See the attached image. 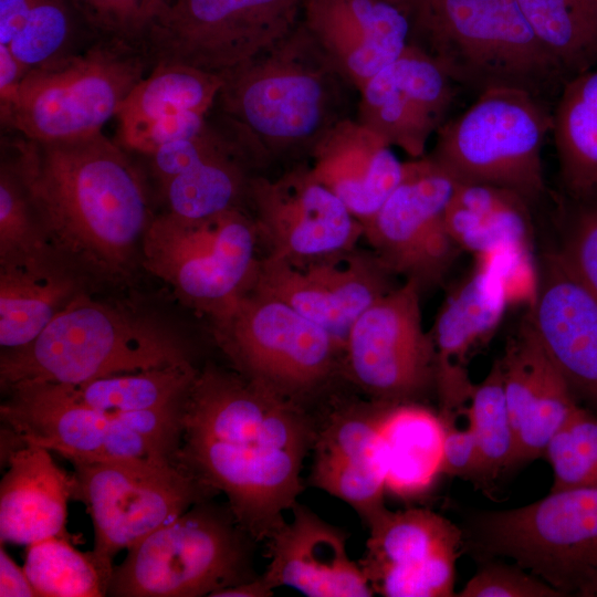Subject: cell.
Wrapping results in <instances>:
<instances>
[{
	"label": "cell",
	"instance_id": "cell-50",
	"mask_svg": "<svg viewBox=\"0 0 597 597\" xmlns=\"http://www.w3.org/2000/svg\"><path fill=\"white\" fill-rule=\"evenodd\" d=\"M273 589L269 587L262 575L237 586L223 588L211 597H270Z\"/></svg>",
	"mask_w": 597,
	"mask_h": 597
},
{
	"label": "cell",
	"instance_id": "cell-23",
	"mask_svg": "<svg viewBox=\"0 0 597 597\" xmlns=\"http://www.w3.org/2000/svg\"><path fill=\"white\" fill-rule=\"evenodd\" d=\"M298 21L358 93L411 33V19L385 0H301Z\"/></svg>",
	"mask_w": 597,
	"mask_h": 597
},
{
	"label": "cell",
	"instance_id": "cell-21",
	"mask_svg": "<svg viewBox=\"0 0 597 597\" xmlns=\"http://www.w3.org/2000/svg\"><path fill=\"white\" fill-rule=\"evenodd\" d=\"M387 406L374 400L343 406L316 425L310 483L347 503L366 524L386 509Z\"/></svg>",
	"mask_w": 597,
	"mask_h": 597
},
{
	"label": "cell",
	"instance_id": "cell-28",
	"mask_svg": "<svg viewBox=\"0 0 597 597\" xmlns=\"http://www.w3.org/2000/svg\"><path fill=\"white\" fill-rule=\"evenodd\" d=\"M83 276L61 256L0 265L1 352L34 341L84 292Z\"/></svg>",
	"mask_w": 597,
	"mask_h": 597
},
{
	"label": "cell",
	"instance_id": "cell-13",
	"mask_svg": "<svg viewBox=\"0 0 597 597\" xmlns=\"http://www.w3.org/2000/svg\"><path fill=\"white\" fill-rule=\"evenodd\" d=\"M72 465L73 499L86 504L94 528L92 553L109 578L119 551L217 494L174 461L134 459Z\"/></svg>",
	"mask_w": 597,
	"mask_h": 597
},
{
	"label": "cell",
	"instance_id": "cell-1",
	"mask_svg": "<svg viewBox=\"0 0 597 597\" xmlns=\"http://www.w3.org/2000/svg\"><path fill=\"white\" fill-rule=\"evenodd\" d=\"M315 437L301 402L207 365L184 405L177 462L227 496L255 542L268 541L304 490L301 471Z\"/></svg>",
	"mask_w": 597,
	"mask_h": 597
},
{
	"label": "cell",
	"instance_id": "cell-15",
	"mask_svg": "<svg viewBox=\"0 0 597 597\" xmlns=\"http://www.w3.org/2000/svg\"><path fill=\"white\" fill-rule=\"evenodd\" d=\"M421 285L407 280L364 311L343 350L344 371L371 400L418 402L436 390V355L422 325Z\"/></svg>",
	"mask_w": 597,
	"mask_h": 597
},
{
	"label": "cell",
	"instance_id": "cell-24",
	"mask_svg": "<svg viewBox=\"0 0 597 597\" xmlns=\"http://www.w3.org/2000/svg\"><path fill=\"white\" fill-rule=\"evenodd\" d=\"M292 512V521L268 540L270 563L262 576L269 587L310 597L374 596L359 563L347 554L348 534L300 503Z\"/></svg>",
	"mask_w": 597,
	"mask_h": 597
},
{
	"label": "cell",
	"instance_id": "cell-39",
	"mask_svg": "<svg viewBox=\"0 0 597 597\" xmlns=\"http://www.w3.org/2000/svg\"><path fill=\"white\" fill-rule=\"evenodd\" d=\"M66 0H38L8 45L25 73L52 66L77 53Z\"/></svg>",
	"mask_w": 597,
	"mask_h": 597
},
{
	"label": "cell",
	"instance_id": "cell-29",
	"mask_svg": "<svg viewBox=\"0 0 597 597\" xmlns=\"http://www.w3.org/2000/svg\"><path fill=\"white\" fill-rule=\"evenodd\" d=\"M527 202L505 188L457 181L446 209L448 232L457 247L482 260L527 255L532 232Z\"/></svg>",
	"mask_w": 597,
	"mask_h": 597
},
{
	"label": "cell",
	"instance_id": "cell-32",
	"mask_svg": "<svg viewBox=\"0 0 597 597\" xmlns=\"http://www.w3.org/2000/svg\"><path fill=\"white\" fill-rule=\"evenodd\" d=\"M551 132L568 197L597 192V67L563 84L552 111Z\"/></svg>",
	"mask_w": 597,
	"mask_h": 597
},
{
	"label": "cell",
	"instance_id": "cell-46",
	"mask_svg": "<svg viewBox=\"0 0 597 597\" xmlns=\"http://www.w3.org/2000/svg\"><path fill=\"white\" fill-rule=\"evenodd\" d=\"M442 474L467 479L480 485V453L475 437L469 426L458 428L454 420L450 419H446Z\"/></svg>",
	"mask_w": 597,
	"mask_h": 597
},
{
	"label": "cell",
	"instance_id": "cell-17",
	"mask_svg": "<svg viewBox=\"0 0 597 597\" xmlns=\"http://www.w3.org/2000/svg\"><path fill=\"white\" fill-rule=\"evenodd\" d=\"M248 206L269 254L290 261L350 251L364 237L360 221L314 175L308 161L276 177L254 176Z\"/></svg>",
	"mask_w": 597,
	"mask_h": 597
},
{
	"label": "cell",
	"instance_id": "cell-3",
	"mask_svg": "<svg viewBox=\"0 0 597 597\" xmlns=\"http://www.w3.org/2000/svg\"><path fill=\"white\" fill-rule=\"evenodd\" d=\"M222 76L213 108L244 126L272 161H308L339 125L355 118L358 91L300 21Z\"/></svg>",
	"mask_w": 597,
	"mask_h": 597
},
{
	"label": "cell",
	"instance_id": "cell-48",
	"mask_svg": "<svg viewBox=\"0 0 597 597\" xmlns=\"http://www.w3.org/2000/svg\"><path fill=\"white\" fill-rule=\"evenodd\" d=\"M0 596L34 597L36 596L23 566H19L1 544L0 549Z\"/></svg>",
	"mask_w": 597,
	"mask_h": 597
},
{
	"label": "cell",
	"instance_id": "cell-33",
	"mask_svg": "<svg viewBox=\"0 0 597 597\" xmlns=\"http://www.w3.org/2000/svg\"><path fill=\"white\" fill-rule=\"evenodd\" d=\"M223 84L216 74L177 63H157L132 90L116 117L125 148L154 121L182 111L210 113Z\"/></svg>",
	"mask_w": 597,
	"mask_h": 597
},
{
	"label": "cell",
	"instance_id": "cell-44",
	"mask_svg": "<svg viewBox=\"0 0 597 597\" xmlns=\"http://www.w3.org/2000/svg\"><path fill=\"white\" fill-rule=\"evenodd\" d=\"M86 21L108 38L138 42L142 0H71Z\"/></svg>",
	"mask_w": 597,
	"mask_h": 597
},
{
	"label": "cell",
	"instance_id": "cell-31",
	"mask_svg": "<svg viewBox=\"0 0 597 597\" xmlns=\"http://www.w3.org/2000/svg\"><path fill=\"white\" fill-rule=\"evenodd\" d=\"M271 163L255 140L216 155L161 185L167 211L199 220L243 208L251 179Z\"/></svg>",
	"mask_w": 597,
	"mask_h": 597
},
{
	"label": "cell",
	"instance_id": "cell-8",
	"mask_svg": "<svg viewBox=\"0 0 597 597\" xmlns=\"http://www.w3.org/2000/svg\"><path fill=\"white\" fill-rule=\"evenodd\" d=\"M465 540L480 559H512L562 597H597V488L549 491L524 506L478 512Z\"/></svg>",
	"mask_w": 597,
	"mask_h": 597
},
{
	"label": "cell",
	"instance_id": "cell-2",
	"mask_svg": "<svg viewBox=\"0 0 597 597\" xmlns=\"http://www.w3.org/2000/svg\"><path fill=\"white\" fill-rule=\"evenodd\" d=\"M36 217L55 252L82 275L127 277L153 218L143 177L102 130L10 144Z\"/></svg>",
	"mask_w": 597,
	"mask_h": 597
},
{
	"label": "cell",
	"instance_id": "cell-7",
	"mask_svg": "<svg viewBox=\"0 0 597 597\" xmlns=\"http://www.w3.org/2000/svg\"><path fill=\"white\" fill-rule=\"evenodd\" d=\"M253 543L228 504L198 502L127 549L107 596L211 597L258 576Z\"/></svg>",
	"mask_w": 597,
	"mask_h": 597
},
{
	"label": "cell",
	"instance_id": "cell-18",
	"mask_svg": "<svg viewBox=\"0 0 597 597\" xmlns=\"http://www.w3.org/2000/svg\"><path fill=\"white\" fill-rule=\"evenodd\" d=\"M367 526L366 552L358 563L375 594L454 596L455 564L464 543L457 525L428 509L386 507Z\"/></svg>",
	"mask_w": 597,
	"mask_h": 597
},
{
	"label": "cell",
	"instance_id": "cell-49",
	"mask_svg": "<svg viewBox=\"0 0 597 597\" xmlns=\"http://www.w3.org/2000/svg\"><path fill=\"white\" fill-rule=\"evenodd\" d=\"M38 0H0V44L9 45Z\"/></svg>",
	"mask_w": 597,
	"mask_h": 597
},
{
	"label": "cell",
	"instance_id": "cell-27",
	"mask_svg": "<svg viewBox=\"0 0 597 597\" xmlns=\"http://www.w3.org/2000/svg\"><path fill=\"white\" fill-rule=\"evenodd\" d=\"M314 175L363 224L386 201L404 175L391 146L355 118L339 125L308 160Z\"/></svg>",
	"mask_w": 597,
	"mask_h": 597
},
{
	"label": "cell",
	"instance_id": "cell-16",
	"mask_svg": "<svg viewBox=\"0 0 597 597\" xmlns=\"http://www.w3.org/2000/svg\"><path fill=\"white\" fill-rule=\"evenodd\" d=\"M457 180L429 155L404 165V175L376 213L363 223L373 252L392 274L420 285L441 277L455 243L446 209Z\"/></svg>",
	"mask_w": 597,
	"mask_h": 597
},
{
	"label": "cell",
	"instance_id": "cell-41",
	"mask_svg": "<svg viewBox=\"0 0 597 597\" xmlns=\"http://www.w3.org/2000/svg\"><path fill=\"white\" fill-rule=\"evenodd\" d=\"M579 407V401L555 368L515 429L512 469L544 457L551 440Z\"/></svg>",
	"mask_w": 597,
	"mask_h": 597
},
{
	"label": "cell",
	"instance_id": "cell-30",
	"mask_svg": "<svg viewBox=\"0 0 597 597\" xmlns=\"http://www.w3.org/2000/svg\"><path fill=\"white\" fill-rule=\"evenodd\" d=\"M446 419L419 402L388 404L383 421L386 491L419 498L442 474Z\"/></svg>",
	"mask_w": 597,
	"mask_h": 597
},
{
	"label": "cell",
	"instance_id": "cell-38",
	"mask_svg": "<svg viewBox=\"0 0 597 597\" xmlns=\"http://www.w3.org/2000/svg\"><path fill=\"white\" fill-rule=\"evenodd\" d=\"M55 254L57 253L41 227L13 159L2 160L0 168V265L40 260Z\"/></svg>",
	"mask_w": 597,
	"mask_h": 597
},
{
	"label": "cell",
	"instance_id": "cell-51",
	"mask_svg": "<svg viewBox=\"0 0 597 597\" xmlns=\"http://www.w3.org/2000/svg\"><path fill=\"white\" fill-rule=\"evenodd\" d=\"M171 1L172 0H142L140 34L149 21L161 12Z\"/></svg>",
	"mask_w": 597,
	"mask_h": 597
},
{
	"label": "cell",
	"instance_id": "cell-14",
	"mask_svg": "<svg viewBox=\"0 0 597 597\" xmlns=\"http://www.w3.org/2000/svg\"><path fill=\"white\" fill-rule=\"evenodd\" d=\"M301 0H172L138 42L151 66L177 63L222 74L285 36Z\"/></svg>",
	"mask_w": 597,
	"mask_h": 597
},
{
	"label": "cell",
	"instance_id": "cell-37",
	"mask_svg": "<svg viewBox=\"0 0 597 597\" xmlns=\"http://www.w3.org/2000/svg\"><path fill=\"white\" fill-rule=\"evenodd\" d=\"M468 426L480 453V485L486 488L503 471L512 469L515 430L507 408L500 360L474 384L468 407Z\"/></svg>",
	"mask_w": 597,
	"mask_h": 597
},
{
	"label": "cell",
	"instance_id": "cell-45",
	"mask_svg": "<svg viewBox=\"0 0 597 597\" xmlns=\"http://www.w3.org/2000/svg\"><path fill=\"white\" fill-rule=\"evenodd\" d=\"M209 114L182 111L160 117L149 124L126 148L150 156L161 146L197 134L205 126Z\"/></svg>",
	"mask_w": 597,
	"mask_h": 597
},
{
	"label": "cell",
	"instance_id": "cell-19",
	"mask_svg": "<svg viewBox=\"0 0 597 597\" xmlns=\"http://www.w3.org/2000/svg\"><path fill=\"white\" fill-rule=\"evenodd\" d=\"M391 275L374 252L355 249L306 261L268 254L250 289L281 300L323 327L343 354L355 321L395 289Z\"/></svg>",
	"mask_w": 597,
	"mask_h": 597
},
{
	"label": "cell",
	"instance_id": "cell-22",
	"mask_svg": "<svg viewBox=\"0 0 597 597\" xmlns=\"http://www.w3.org/2000/svg\"><path fill=\"white\" fill-rule=\"evenodd\" d=\"M527 318L577 400L597 413V300L558 251L543 262Z\"/></svg>",
	"mask_w": 597,
	"mask_h": 597
},
{
	"label": "cell",
	"instance_id": "cell-26",
	"mask_svg": "<svg viewBox=\"0 0 597 597\" xmlns=\"http://www.w3.org/2000/svg\"><path fill=\"white\" fill-rule=\"evenodd\" d=\"M48 449L24 443L7 458L0 483V540L30 545L49 537L67 538V502L74 476L60 468Z\"/></svg>",
	"mask_w": 597,
	"mask_h": 597
},
{
	"label": "cell",
	"instance_id": "cell-6",
	"mask_svg": "<svg viewBox=\"0 0 597 597\" xmlns=\"http://www.w3.org/2000/svg\"><path fill=\"white\" fill-rule=\"evenodd\" d=\"M2 426L22 443L43 447L71 463L153 459L177 462L184 405L138 412H105L77 401L65 385L21 383L7 390Z\"/></svg>",
	"mask_w": 597,
	"mask_h": 597
},
{
	"label": "cell",
	"instance_id": "cell-5",
	"mask_svg": "<svg viewBox=\"0 0 597 597\" xmlns=\"http://www.w3.org/2000/svg\"><path fill=\"white\" fill-rule=\"evenodd\" d=\"M409 42L478 95L515 88L546 102L566 82L517 0H426L411 19Z\"/></svg>",
	"mask_w": 597,
	"mask_h": 597
},
{
	"label": "cell",
	"instance_id": "cell-34",
	"mask_svg": "<svg viewBox=\"0 0 597 597\" xmlns=\"http://www.w3.org/2000/svg\"><path fill=\"white\" fill-rule=\"evenodd\" d=\"M566 81L597 67V0H517Z\"/></svg>",
	"mask_w": 597,
	"mask_h": 597
},
{
	"label": "cell",
	"instance_id": "cell-4",
	"mask_svg": "<svg viewBox=\"0 0 597 597\" xmlns=\"http://www.w3.org/2000/svg\"><path fill=\"white\" fill-rule=\"evenodd\" d=\"M189 363L188 346L159 320L84 291L30 344L1 352L0 384L3 390L21 383L74 386Z\"/></svg>",
	"mask_w": 597,
	"mask_h": 597
},
{
	"label": "cell",
	"instance_id": "cell-12",
	"mask_svg": "<svg viewBox=\"0 0 597 597\" xmlns=\"http://www.w3.org/2000/svg\"><path fill=\"white\" fill-rule=\"evenodd\" d=\"M211 322L237 373L298 402L326 383L342 354L323 327L253 289Z\"/></svg>",
	"mask_w": 597,
	"mask_h": 597
},
{
	"label": "cell",
	"instance_id": "cell-9",
	"mask_svg": "<svg viewBox=\"0 0 597 597\" xmlns=\"http://www.w3.org/2000/svg\"><path fill=\"white\" fill-rule=\"evenodd\" d=\"M135 42L108 38L52 66L27 72L1 122L43 142L102 130L151 66Z\"/></svg>",
	"mask_w": 597,
	"mask_h": 597
},
{
	"label": "cell",
	"instance_id": "cell-40",
	"mask_svg": "<svg viewBox=\"0 0 597 597\" xmlns=\"http://www.w3.org/2000/svg\"><path fill=\"white\" fill-rule=\"evenodd\" d=\"M551 491L597 488V413L580 406L548 443Z\"/></svg>",
	"mask_w": 597,
	"mask_h": 597
},
{
	"label": "cell",
	"instance_id": "cell-47",
	"mask_svg": "<svg viewBox=\"0 0 597 597\" xmlns=\"http://www.w3.org/2000/svg\"><path fill=\"white\" fill-rule=\"evenodd\" d=\"M25 71L10 48L0 44V114L14 101Z\"/></svg>",
	"mask_w": 597,
	"mask_h": 597
},
{
	"label": "cell",
	"instance_id": "cell-52",
	"mask_svg": "<svg viewBox=\"0 0 597 597\" xmlns=\"http://www.w3.org/2000/svg\"><path fill=\"white\" fill-rule=\"evenodd\" d=\"M405 12L410 19L415 15L418 9L426 0H385Z\"/></svg>",
	"mask_w": 597,
	"mask_h": 597
},
{
	"label": "cell",
	"instance_id": "cell-36",
	"mask_svg": "<svg viewBox=\"0 0 597 597\" xmlns=\"http://www.w3.org/2000/svg\"><path fill=\"white\" fill-rule=\"evenodd\" d=\"M23 568L38 597L107 596L111 578L92 551L80 552L64 537L28 545Z\"/></svg>",
	"mask_w": 597,
	"mask_h": 597
},
{
	"label": "cell",
	"instance_id": "cell-11",
	"mask_svg": "<svg viewBox=\"0 0 597 597\" xmlns=\"http://www.w3.org/2000/svg\"><path fill=\"white\" fill-rule=\"evenodd\" d=\"M551 130L544 100L492 88L439 128L429 156L458 182L505 188L531 201L545 192L542 149Z\"/></svg>",
	"mask_w": 597,
	"mask_h": 597
},
{
	"label": "cell",
	"instance_id": "cell-25",
	"mask_svg": "<svg viewBox=\"0 0 597 597\" xmlns=\"http://www.w3.org/2000/svg\"><path fill=\"white\" fill-rule=\"evenodd\" d=\"M507 298L501 279L482 265L442 304L430 332L442 417L454 419L455 413L465 408L474 387L469 376V360L496 331Z\"/></svg>",
	"mask_w": 597,
	"mask_h": 597
},
{
	"label": "cell",
	"instance_id": "cell-43",
	"mask_svg": "<svg viewBox=\"0 0 597 597\" xmlns=\"http://www.w3.org/2000/svg\"><path fill=\"white\" fill-rule=\"evenodd\" d=\"M476 573L465 583L460 597H562L540 577L499 558L480 559Z\"/></svg>",
	"mask_w": 597,
	"mask_h": 597
},
{
	"label": "cell",
	"instance_id": "cell-20",
	"mask_svg": "<svg viewBox=\"0 0 597 597\" xmlns=\"http://www.w3.org/2000/svg\"><path fill=\"white\" fill-rule=\"evenodd\" d=\"M454 82L425 51L409 42L404 52L360 88L355 121L411 158L447 122Z\"/></svg>",
	"mask_w": 597,
	"mask_h": 597
},
{
	"label": "cell",
	"instance_id": "cell-35",
	"mask_svg": "<svg viewBox=\"0 0 597 597\" xmlns=\"http://www.w3.org/2000/svg\"><path fill=\"white\" fill-rule=\"evenodd\" d=\"M199 373L193 363L65 385L80 402L105 412L158 410L185 402Z\"/></svg>",
	"mask_w": 597,
	"mask_h": 597
},
{
	"label": "cell",
	"instance_id": "cell-10",
	"mask_svg": "<svg viewBox=\"0 0 597 597\" xmlns=\"http://www.w3.org/2000/svg\"><path fill=\"white\" fill-rule=\"evenodd\" d=\"M259 240L254 219L243 208L199 220L166 211L146 230L140 263L212 321L252 286L262 259Z\"/></svg>",
	"mask_w": 597,
	"mask_h": 597
},
{
	"label": "cell",
	"instance_id": "cell-42",
	"mask_svg": "<svg viewBox=\"0 0 597 597\" xmlns=\"http://www.w3.org/2000/svg\"><path fill=\"white\" fill-rule=\"evenodd\" d=\"M570 198L558 253L597 300V192Z\"/></svg>",
	"mask_w": 597,
	"mask_h": 597
}]
</instances>
